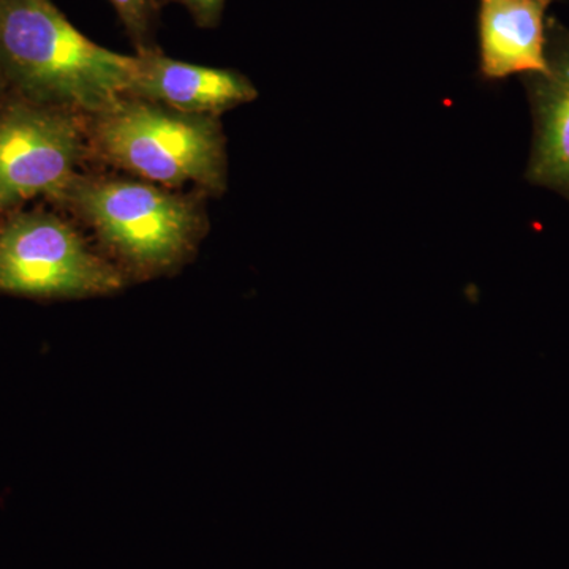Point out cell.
Returning a JSON list of instances; mask_svg holds the SVG:
<instances>
[{
  "label": "cell",
  "mask_w": 569,
  "mask_h": 569,
  "mask_svg": "<svg viewBox=\"0 0 569 569\" xmlns=\"http://www.w3.org/2000/svg\"><path fill=\"white\" fill-rule=\"evenodd\" d=\"M110 2L118 11L137 52L157 48L153 32H156L157 13L160 7L157 6L156 0H110Z\"/></svg>",
  "instance_id": "obj_9"
},
{
  "label": "cell",
  "mask_w": 569,
  "mask_h": 569,
  "mask_svg": "<svg viewBox=\"0 0 569 569\" xmlns=\"http://www.w3.org/2000/svg\"><path fill=\"white\" fill-rule=\"evenodd\" d=\"M553 0H479V74L503 81L515 74L545 77L548 13Z\"/></svg>",
  "instance_id": "obj_7"
},
{
  "label": "cell",
  "mask_w": 569,
  "mask_h": 569,
  "mask_svg": "<svg viewBox=\"0 0 569 569\" xmlns=\"http://www.w3.org/2000/svg\"><path fill=\"white\" fill-rule=\"evenodd\" d=\"M137 54L100 47L52 0H0V73L31 102L100 114L129 96Z\"/></svg>",
  "instance_id": "obj_1"
},
{
  "label": "cell",
  "mask_w": 569,
  "mask_h": 569,
  "mask_svg": "<svg viewBox=\"0 0 569 569\" xmlns=\"http://www.w3.org/2000/svg\"><path fill=\"white\" fill-rule=\"evenodd\" d=\"M138 69L129 96L187 114L212 116L253 102L252 81L239 71L168 58L159 48L137 52Z\"/></svg>",
  "instance_id": "obj_6"
},
{
  "label": "cell",
  "mask_w": 569,
  "mask_h": 569,
  "mask_svg": "<svg viewBox=\"0 0 569 569\" xmlns=\"http://www.w3.org/2000/svg\"><path fill=\"white\" fill-rule=\"evenodd\" d=\"M549 73L529 77L535 140L527 176L569 200V32L548 22Z\"/></svg>",
  "instance_id": "obj_8"
},
{
  "label": "cell",
  "mask_w": 569,
  "mask_h": 569,
  "mask_svg": "<svg viewBox=\"0 0 569 569\" xmlns=\"http://www.w3.org/2000/svg\"><path fill=\"white\" fill-rule=\"evenodd\" d=\"M123 284L122 269L62 217L20 209L0 219V295L86 299L118 293Z\"/></svg>",
  "instance_id": "obj_4"
},
{
  "label": "cell",
  "mask_w": 569,
  "mask_h": 569,
  "mask_svg": "<svg viewBox=\"0 0 569 569\" xmlns=\"http://www.w3.org/2000/svg\"><path fill=\"white\" fill-rule=\"evenodd\" d=\"M89 141L93 156L142 181L167 189L190 186L212 197L227 190V140L219 118L126 97L89 118Z\"/></svg>",
  "instance_id": "obj_3"
},
{
  "label": "cell",
  "mask_w": 569,
  "mask_h": 569,
  "mask_svg": "<svg viewBox=\"0 0 569 569\" xmlns=\"http://www.w3.org/2000/svg\"><path fill=\"white\" fill-rule=\"evenodd\" d=\"M157 6L162 9L168 3H181L192 14L194 22L200 28H216L224 7V0H156Z\"/></svg>",
  "instance_id": "obj_10"
},
{
  "label": "cell",
  "mask_w": 569,
  "mask_h": 569,
  "mask_svg": "<svg viewBox=\"0 0 569 569\" xmlns=\"http://www.w3.org/2000/svg\"><path fill=\"white\" fill-rule=\"evenodd\" d=\"M52 201L73 212L116 260L142 277L174 271L208 231V217L193 194L137 179L77 174Z\"/></svg>",
  "instance_id": "obj_2"
},
{
  "label": "cell",
  "mask_w": 569,
  "mask_h": 569,
  "mask_svg": "<svg viewBox=\"0 0 569 569\" xmlns=\"http://www.w3.org/2000/svg\"><path fill=\"white\" fill-rule=\"evenodd\" d=\"M10 89L9 86H7L6 80H3L2 73H0V104H2L3 100L9 97Z\"/></svg>",
  "instance_id": "obj_11"
},
{
  "label": "cell",
  "mask_w": 569,
  "mask_h": 569,
  "mask_svg": "<svg viewBox=\"0 0 569 569\" xmlns=\"http://www.w3.org/2000/svg\"><path fill=\"white\" fill-rule=\"evenodd\" d=\"M89 153L88 116L10 92L0 104V219L32 198L52 200Z\"/></svg>",
  "instance_id": "obj_5"
}]
</instances>
